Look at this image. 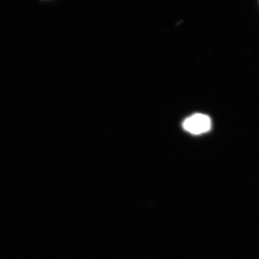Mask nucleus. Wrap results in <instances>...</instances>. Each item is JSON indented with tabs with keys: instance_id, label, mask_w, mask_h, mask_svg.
Wrapping results in <instances>:
<instances>
[{
	"instance_id": "nucleus-1",
	"label": "nucleus",
	"mask_w": 259,
	"mask_h": 259,
	"mask_svg": "<svg viewBox=\"0 0 259 259\" xmlns=\"http://www.w3.org/2000/svg\"><path fill=\"white\" fill-rule=\"evenodd\" d=\"M212 122L209 116L195 114L184 121L183 127L192 134L199 135L207 132L211 128Z\"/></svg>"
}]
</instances>
